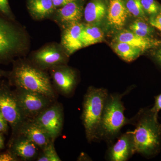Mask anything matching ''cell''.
<instances>
[{
    "mask_svg": "<svg viewBox=\"0 0 161 161\" xmlns=\"http://www.w3.org/2000/svg\"><path fill=\"white\" fill-rule=\"evenodd\" d=\"M108 95L105 89L93 86L89 88L85 95L81 118L86 139L89 142L97 140L105 105Z\"/></svg>",
    "mask_w": 161,
    "mask_h": 161,
    "instance_id": "3957f363",
    "label": "cell"
},
{
    "mask_svg": "<svg viewBox=\"0 0 161 161\" xmlns=\"http://www.w3.org/2000/svg\"><path fill=\"white\" fill-rule=\"evenodd\" d=\"M134 153V142L132 131L121 135L108 153V159L112 161H125Z\"/></svg>",
    "mask_w": 161,
    "mask_h": 161,
    "instance_id": "4fadbf2b",
    "label": "cell"
},
{
    "mask_svg": "<svg viewBox=\"0 0 161 161\" xmlns=\"http://www.w3.org/2000/svg\"><path fill=\"white\" fill-rule=\"evenodd\" d=\"M108 6L106 0H90L84 9V17L86 23L97 25L107 15Z\"/></svg>",
    "mask_w": 161,
    "mask_h": 161,
    "instance_id": "ac0fdd59",
    "label": "cell"
},
{
    "mask_svg": "<svg viewBox=\"0 0 161 161\" xmlns=\"http://www.w3.org/2000/svg\"><path fill=\"white\" fill-rule=\"evenodd\" d=\"M54 141L61 133L63 128L64 113L60 104H52L32 120Z\"/></svg>",
    "mask_w": 161,
    "mask_h": 161,
    "instance_id": "ba28073f",
    "label": "cell"
},
{
    "mask_svg": "<svg viewBox=\"0 0 161 161\" xmlns=\"http://www.w3.org/2000/svg\"><path fill=\"white\" fill-rule=\"evenodd\" d=\"M140 2L146 14L151 17L157 14L160 10L161 6L156 0H140Z\"/></svg>",
    "mask_w": 161,
    "mask_h": 161,
    "instance_id": "d4e9b609",
    "label": "cell"
},
{
    "mask_svg": "<svg viewBox=\"0 0 161 161\" xmlns=\"http://www.w3.org/2000/svg\"><path fill=\"white\" fill-rule=\"evenodd\" d=\"M5 148V141L3 136V133L0 132V150Z\"/></svg>",
    "mask_w": 161,
    "mask_h": 161,
    "instance_id": "d6a6232c",
    "label": "cell"
},
{
    "mask_svg": "<svg viewBox=\"0 0 161 161\" xmlns=\"http://www.w3.org/2000/svg\"><path fill=\"white\" fill-rule=\"evenodd\" d=\"M112 47L119 57L127 62H131L137 59L142 53L139 48L124 42L115 41Z\"/></svg>",
    "mask_w": 161,
    "mask_h": 161,
    "instance_id": "44dd1931",
    "label": "cell"
},
{
    "mask_svg": "<svg viewBox=\"0 0 161 161\" xmlns=\"http://www.w3.org/2000/svg\"><path fill=\"white\" fill-rule=\"evenodd\" d=\"M49 70L54 85L58 91L64 95L71 94L77 83L75 71L65 64Z\"/></svg>",
    "mask_w": 161,
    "mask_h": 161,
    "instance_id": "30bf717a",
    "label": "cell"
},
{
    "mask_svg": "<svg viewBox=\"0 0 161 161\" xmlns=\"http://www.w3.org/2000/svg\"><path fill=\"white\" fill-rule=\"evenodd\" d=\"M154 56L156 61L161 65V47L156 51Z\"/></svg>",
    "mask_w": 161,
    "mask_h": 161,
    "instance_id": "1f68e13d",
    "label": "cell"
},
{
    "mask_svg": "<svg viewBox=\"0 0 161 161\" xmlns=\"http://www.w3.org/2000/svg\"><path fill=\"white\" fill-rule=\"evenodd\" d=\"M0 111L11 127L13 137L17 135L26 120L20 109L14 91H12L3 82H0Z\"/></svg>",
    "mask_w": 161,
    "mask_h": 161,
    "instance_id": "8992f818",
    "label": "cell"
},
{
    "mask_svg": "<svg viewBox=\"0 0 161 161\" xmlns=\"http://www.w3.org/2000/svg\"><path fill=\"white\" fill-rule=\"evenodd\" d=\"M8 129L9 124L0 111V132H2L3 134L7 133Z\"/></svg>",
    "mask_w": 161,
    "mask_h": 161,
    "instance_id": "f1b7e54d",
    "label": "cell"
},
{
    "mask_svg": "<svg viewBox=\"0 0 161 161\" xmlns=\"http://www.w3.org/2000/svg\"><path fill=\"white\" fill-rule=\"evenodd\" d=\"M84 24L74 22L62 26L61 45L69 56L83 47L80 36Z\"/></svg>",
    "mask_w": 161,
    "mask_h": 161,
    "instance_id": "8fae6325",
    "label": "cell"
},
{
    "mask_svg": "<svg viewBox=\"0 0 161 161\" xmlns=\"http://www.w3.org/2000/svg\"><path fill=\"white\" fill-rule=\"evenodd\" d=\"M150 109L153 112L157 114L161 110V94L155 96L154 105Z\"/></svg>",
    "mask_w": 161,
    "mask_h": 161,
    "instance_id": "f546056e",
    "label": "cell"
},
{
    "mask_svg": "<svg viewBox=\"0 0 161 161\" xmlns=\"http://www.w3.org/2000/svg\"><path fill=\"white\" fill-rule=\"evenodd\" d=\"M125 4L129 13L135 17L141 19L146 18V14L141 4L140 0H125Z\"/></svg>",
    "mask_w": 161,
    "mask_h": 161,
    "instance_id": "cb8c5ba5",
    "label": "cell"
},
{
    "mask_svg": "<svg viewBox=\"0 0 161 161\" xmlns=\"http://www.w3.org/2000/svg\"><path fill=\"white\" fill-rule=\"evenodd\" d=\"M116 42H124L139 48L142 52L159 46L161 41L150 37L137 36L131 31H121L115 38Z\"/></svg>",
    "mask_w": 161,
    "mask_h": 161,
    "instance_id": "2e32d148",
    "label": "cell"
},
{
    "mask_svg": "<svg viewBox=\"0 0 161 161\" xmlns=\"http://www.w3.org/2000/svg\"><path fill=\"white\" fill-rule=\"evenodd\" d=\"M27 7L30 14L36 20L52 16L57 9L52 0H27Z\"/></svg>",
    "mask_w": 161,
    "mask_h": 161,
    "instance_id": "d6986e66",
    "label": "cell"
},
{
    "mask_svg": "<svg viewBox=\"0 0 161 161\" xmlns=\"http://www.w3.org/2000/svg\"><path fill=\"white\" fill-rule=\"evenodd\" d=\"M104 33L101 29L95 24H84L80 39L83 47L101 42L103 40Z\"/></svg>",
    "mask_w": 161,
    "mask_h": 161,
    "instance_id": "ffe728a7",
    "label": "cell"
},
{
    "mask_svg": "<svg viewBox=\"0 0 161 161\" xmlns=\"http://www.w3.org/2000/svg\"><path fill=\"white\" fill-rule=\"evenodd\" d=\"M42 154L37 159L38 161H60L59 157L55 150L54 146V141H52L46 147L42 149Z\"/></svg>",
    "mask_w": 161,
    "mask_h": 161,
    "instance_id": "603a6c76",
    "label": "cell"
},
{
    "mask_svg": "<svg viewBox=\"0 0 161 161\" xmlns=\"http://www.w3.org/2000/svg\"><path fill=\"white\" fill-rule=\"evenodd\" d=\"M14 92L26 120H32L53 104V99L37 92L16 88Z\"/></svg>",
    "mask_w": 161,
    "mask_h": 161,
    "instance_id": "52a82bcc",
    "label": "cell"
},
{
    "mask_svg": "<svg viewBox=\"0 0 161 161\" xmlns=\"http://www.w3.org/2000/svg\"><path fill=\"white\" fill-rule=\"evenodd\" d=\"M13 21L0 13V61L14 58L25 47L24 35Z\"/></svg>",
    "mask_w": 161,
    "mask_h": 161,
    "instance_id": "5b68a950",
    "label": "cell"
},
{
    "mask_svg": "<svg viewBox=\"0 0 161 161\" xmlns=\"http://www.w3.org/2000/svg\"><path fill=\"white\" fill-rule=\"evenodd\" d=\"M158 30H159L160 31H161V27H160V28H159Z\"/></svg>",
    "mask_w": 161,
    "mask_h": 161,
    "instance_id": "e575fe53",
    "label": "cell"
},
{
    "mask_svg": "<svg viewBox=\"0 0 161 161\" xmlns=\"http://www.w3.org/2000/svg\"><path fill=\"white\" fill-rule=\"evenodd\" d=\"M83 5V0H77L57 8L52 16L53 19L60 27L80 22L84 14Z\"/></svg>",
    "mask_w": 161,
    "mask_h": 161,
    "instance_id": "7c38bea8",
    "label": "cell"
},
{
    "mask_svg": "<svg viewBox=\"0 0 161 161\" xmlns=\"http://www.w3.org/2000/svg\"><path fill=\"white\" fill-rule=\"evenodd\" d=\"M150 25L158 29L161 27V8L157 14L150 17Z\"/></svg>",
    "mask_w": 161,
    "mask_h": 161,
    "instance_id": "4316f807",
    "label": "cell"
},
{
    "mask_svg": "<svg viewBox=\"0 0 161 161\" xmlns=\"http://www.w3.org/2000/svg\"><path fill=\"white\" fill-rule=\"evenodd\" d=\"M9 143V150L19 159L30 160L37 154L39 147L21 134L12 137Z\"/></svg>",
    "mask_w": 161,
    "mask_h": 161,
    "instance_id": "5bb4252c",
    "label": "cell"
},
{
    "mask_svg": "<svg viewBox=\"0 0 161 161\" xmlns=\"http://www.w3.org/2000/svg\"><path fill=\"white\" fill-rule=\"evenodd\" d=\"M0 13L8 19L14 20L8 0H0Z\"/></svg>",
    "mask_w": 161,
    "mask_h": 161,
    "instance_id": "484cf974",
    "label": "cell"
},
{
    "mask_svg": "<svg viewBox=\"0 0 161 161\" xmlns=\"http://www.w3.org/2000/svg\"><path fill=\"white\" fill-rule=\"evenodd\" d=\"M18 134L24 136L42 150L52 141H54L45 131L32 120H26L20 128Z\"/></svg>",
    "mask_w": 161,
    "mask_h": 161,
    "instance_id": "9a60e30c",
    "label": "cell"
},
{
    "mask_svg": "<svg viewBox=\"0 0 161 161\" xmlns=\"http://www.w3.org/2000/svg\"><path fill=\"white\" fill-rule=\"evenodd\" d=\"M8 74H9V73H8V72L5 71L3 70L0 69V78L3 77H6V76L7 77Z\"/></svg>",
    "mask_w": 161,
    "mask_h": 161,
    "instance_id": "836d02e7",
    "label": "cell"
},
{
    "mask_svg": "<svg viewBox=\"0 0 161 161\" xmlns=\"http://www.w3.org/2000/svg\"><path fill=\"white\" fill-rule=\"evenodd\" d=\"M19 158L9 150L6 152L0 153V161H16Z\"/></svg>",
    "mask_w": 161,
    "mask_h": 161,
    "instance_id": "83f0119b",
    "label": "cell"
},
{
    "mask_svg": "<svg viewBox=\"0 0 161 161\" xmlns=\"http://www.w3.org/2000/svg\"><path fill=\"white\" fill-rule=\"evenodd\" d=\"M52 1L55 7L56 8H58L77 0H52Z\"/></svg>",
    "mask_w": 161,
    "mask_h": 161,
    "instance_id": "4dcf8cb0",
    "label": "cell"
},
{
    "mask_svg": "<svg viewBox=\"0 0 161 161\" xmlns=\"http://www.w3.org/2000/svg\"><path fill=\"white\" fill-rule=\"evenodd\" d=\"M129 14L126 6L125 0H110L107 19L110 26L116 29H122Z\"/></svg>",
    "mask_w": 161,
    "mask_h": 161,
    "instance_id": "e0dca14e",
    "label": "cell"
},
{
    "mask_svg": "<svg viewBox=\"0 0 161 161\" xmlns=\"http://www.w3.org/2000/svg\"><path fill=\"white\" fill-rule=\"evenodd\" d=\"M130 29L136 35L147 37H150L153 31L151 26L142 19L135 20L130 25Z\"/></svg>",
    "mask_w": 161,
    "mask_h": 161,
    "instance_id": "7402d4cb",
    "label": "cell"
},
{
    "mask_svg": "<svg viewBox=\"0 0 161 161\" xmlns=\"http://www.w3.org/2000/svg\"><path fill=\"white\" fill-rule=\"evenodd\" d=\"M68 57L61 44L51 43L35 52L33 60L35 65L39 68L50 69L65 64Z\"/></svg>",
    "mask_w": 161,
    "mask_h": 161,
    "instance_id": "9c48e42d",
    "label": "cell"
},
{
    "mask_svg": "<svg viewBox=\"0 0 161 161\" xmlns=\"http://www.w3.org/2000/svg\"><path fill=\"white\" fill-rule=\"evenodd\" d=\"M136 128L132 131L135 153L151 157L158 153L161 147V125L158 114L150 109H142L132 119Z\"/></svg>",
    "mask_w": 161,
    "mask_h": 161,
    "instance_id": "6da1fadb",
    "label": "cell"
},
{
    "mask_svg": "<svg viewBox=\"0 0 161 161\" xmlns=\"http://www.w3.org/2000/svg\"><path fill=\"white\" fill-rule=\"evenodd\" d=\"M7 77L9 83L16 88L37 92L53 100L55 98L49 76L36 65L23 60H17Z\"/></svg>",
    "mask_w": 161,
    "mask_h": 161,
    "instance_id": "7a4b0ae2",
    "label": "cell"
},
{
    "mask_svg": "<svg viewBox=\"0 0 161 161\" xmlns=\"http://www.w3.org/2000/svg\"><path fill=\"white\" fill-rule=\"evenodd\" d=\"M123 94L108 95L105 105L97 140L111 141L117 136L124 126L132 121L124 115L125 108L122 102Z\"/></svg>",
    "mask_w": 161,
    "mask_h": 161,
    "instance_id": "277c9868",
    "label": "cell"
}]
</instances>
